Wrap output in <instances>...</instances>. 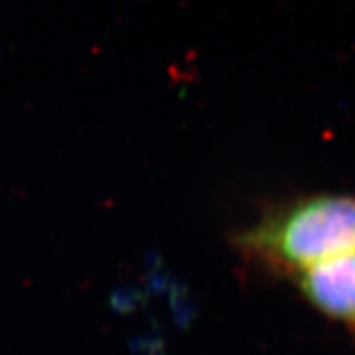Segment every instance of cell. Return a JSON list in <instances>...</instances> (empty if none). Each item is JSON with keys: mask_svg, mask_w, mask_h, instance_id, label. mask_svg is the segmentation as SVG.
Listing matches in <instances>:
<instances>
[{"mask_svg": "<svg viewBox=\"0 0 355 355\" xmlns=\"http://www.w3.org/2000/svg\"><path fill=\"white\" fill-rule=\"evenodd\" d=\"M248 260L272 272L303 273L355 252V199L313 196L270 212L237 237Z\"/></svg>", "mask_w": 355, "mask_h": 355, "instance_id": "1", "label": "cell"}, {"mask_svg": "<svg viewBox=\"0 0 355 355\" xmlns=\"http://www.w3.org/2000/svg\"><path fill=\"white\" fill-rule=\"evenodd\" d=\"M300 288L321 313L355 326V252L304 270Z\"/></svg>", "mask_w": 355, "mask_h": 355, "instance_id": "2", "label": "cell"}]
</instances>
